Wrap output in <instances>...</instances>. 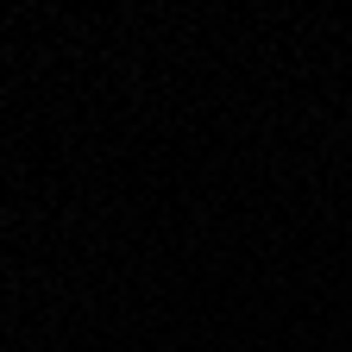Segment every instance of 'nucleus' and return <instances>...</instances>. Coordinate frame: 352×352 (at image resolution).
<instances>
[]
</instances>
